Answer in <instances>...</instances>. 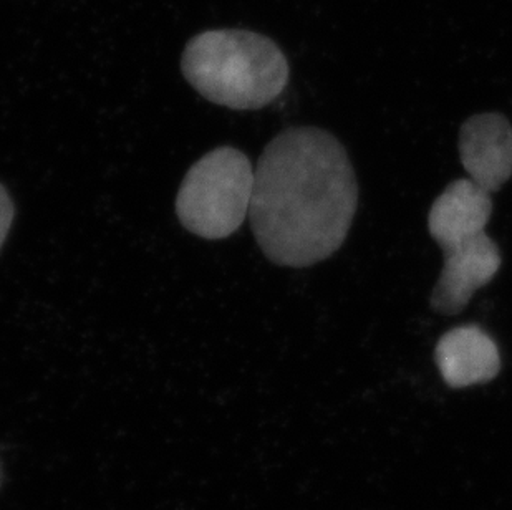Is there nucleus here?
<instances>
[{
	"mask_svg": "<svg viewBox=\"0 0 512 510\" xmlns=\"http://www.w3.org/2000/svg\"><path fill=\"white\" fill-rule=\"evenodd\" d=\"M357 204V178L340 141L320 128L295 126L257 161L249 219L267 259L300 269L339 251Z\"/></svg>",
	"mask_w": 512,
	"mask_h": 510,
	"instance_id": "1",
	"label": "nucleus"
},
{
	"mask_svg": "<svg viewBox=\"0 0 512 510\" xmlns=\"http://www.w3.org/2000/svg\"><path fill=\"white\" fill-rule=\"evenodd\" d=\"M189 85L211 103L259 110L289 82V63L271 39L249 30H208L189 40L181 58Z\"/></svg>",
	"mask_w": 512,
	"mask_h": 510,
	"instance_id": "2",
	"label": "nucleus"
},
{
	"mask_svg": "<svg viewBox=\"0 0 512 510\" xmlns=\"http://www.w3.org/2000/svg\"><path fill=\"white\" fill-rule=\"evenodd\" d=\"M254 169L242 151L221 146L194 163L184 176L176 214L186 231L219 241L241 229L249 217Z\"/></svg>",
	"mask_w": 512,
	"mask_h": 510,
	"instance_id": "3",
	"label": "nucleus"
},
{
	"mask_svg": "<svg viewBox=\"0 0 512 510\" xmlns=\"http://www.w3.org/2000/svg\"><path fill=\"white\" fill-rule=\"evenodd\" d=\"M445 254V265L431 295V305L436 312L456 315L498 274L501 252L496 242L483 232Z\"/></svg>",
	"mask_w": 512,
	"mask_h": 510,
	"instance_id": "4",
	"label": "nucleus"
},
{
	"mask_svg": "<svg viewBox=\"0 0 512 510\" xmlns=\"http://www.w3.org/2000/svg\"><path fill=\"white\" fill-rule=\"evenodd\" d=\"M459 156L469 179L496 193L512 176V126L499 113L471 116L459 133Z\"/></svg>",
	"mask_w": 512,
	"mask_h": 510,
	"instance_id": "5",
	"label": "nucleus"
},
{
	"mask_svg": "<svg viewBox=\"0 0 512 510\" xmlns=\"http://www.w3.org/2000/svg\"><path fill=\"white\" fill-rule=\"evenodd\" d=\"M491 214V194L469 178L458 179L431 206L428 229L443 251H448L483 234Z\"/></svg>",
	"mask_w": 512,
	"mask_h": 510,
	"instance_id": "6",
	"label": "nucleus"
},
{
	"mask_svg": "<svg viewBox=\"0 0 512 510\" xmlns=\"http://www.w3.org/2000/svg\"><path fill=\"white\" fill-rule=\"evenodd\" d=\"M436 361L451 388L488 383L501 370L498 345L474 325L453 328L436 345Z\"/></svg>",
	"mask_w": 512,
	"mask_h": 510,
	"instance_id": "7",
	"label": "nucleus"
},
{
	"mask_svg": "<svg viewBox=\"0 0 512 510\" xmlns=\"http://www.w3.org/2000/svg\"><path fill=\"white\" fill-rule=\"evenodd\" d=\"M14 214V203H12L7 189L0 184V249L4 246L7 236H9L10 227L14 222Z\"/></svg>",
	"mask_w": 512,
	"mask_h": 510,
	"instance_id": "8",
	"label": "nucleus"
}]
</instances>
